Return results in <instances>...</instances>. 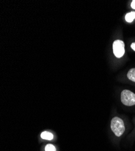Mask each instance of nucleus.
<instances>
[{"label":"nucleus","mask_w":135,"mask_h":151,"mask_svg":"<svg viewBox=\"0 0 135 151\" xmlns=\"http://www.w3.org/2000/svg\"><path fill=\"white\" fill-rule=\"evenodd\" d=\"M111 129L117 137L121 136L125 131V125L121 119L115 117L111 122Z\"/></svg>","instance_id":"nucleus-1"},{"label":"nucleus","mask_w":135,"mask_h":151,"mask_svg":"<svg viewBox=\"0 0 135 151\" xmlns=\"http://www.w3.org/2000/svg\"><path fill=\"white\" fill-rule=\"evenodd\" d=\"M121 102L124 105L133 106L135 105V94L128 90L122 91L121 95Z\"/></svg>","instance_id":"nucleus-2"},{"label":"nucleus","mask_w":135,"mask_h":151,"mask_svg":"<svg viewBox=\"0 0 135 151\" xmlns=\"http://www.w3.org/2000/svg\"><path fill=\"white\" fill-rule=\"evenodd\" d=\"M113 53L116 58H120L125 53L124 43L121 40H116L113 44Z\"/></svg>","instance_id":"nucleus-3"},{"label":"nucleus","mask_w":135,"mask_h":151,"mask_svg":"<svg viewBox=\"0 0 135 151\" xmlns=\"http://www.w3.org/2000/svg\"><path fill=\"white\" fill-rule=\"evenodd\" d=\"M41 137L43 138V139H44V140H52L53 138V135L49 132L44 131L41 133Z\"/></svg>","instance_id":"nucleus-4"},{"label":"nucleus","mask_w":135,"mask_h":151,"mask_svg":"<svg viewBox=\"0 0 135 151\" xmlns=\"http://www.w3.org/2000/svg\"><path fill=\"white\" fill-rule=\"evenodd\" d=\"M135 18V12H131L126 15V20L128 22H131Z\"/></svg>","instance_id":"nucleus-5"},{"label":"nucleus","mask_w":135,"mask_h":151,"mask_svg":"<svg viewBox=\"0 0 135 151\" xmlns=\"http://www.w3.org/2000/svg\"><path fill=\"white\" fill-rule=\"evenodd\" d=\"M127 77L129 79L135 82V68H132L129 70L127 73Z\"/></svg>","instance_id":"nucleus-6"},{"label":"nucleus","mask_w":135,"mask_h":151,"mask_svg":"<svg viewBox=\"0 0 135 151\" xmlns=\"http://www.w3.org/2000/svg\"><path fill=\"white\" fill-rule=\"evenodd\" d=\"M45 151H56V148L53 145L48 144L46 145L45 147Z\"/></svg>","instance_id":"nucleus-7"},{"label":"nucleus","mask_w":135,"mask_h":151,"mask_svg":"<svg viewBox=\"0 0 135 151\" xmlns=\"http://www.w3.org/2000/svg\"><path fill=\"white\" fill-rule=\"evenodd\" d=\"M131 6L133 9H135V0H133L131 4Z\"/></svg>","instance_id":"nucleus-8"},{"label":"nucleus","mask_w":135,"mask_h":151,"mask_svg":"<svg viewBox=\"0 0 135 151\" xmlns=\"http://www.w3.org/2000/svg\"><path fill=\"white\" fill-rule=\"evenodd\" d=\"M131 48H132L133 50H134V51H135V42L131 44Z\"/></svg>","instance_id":"nucleus-9"}]
</instances>
